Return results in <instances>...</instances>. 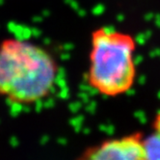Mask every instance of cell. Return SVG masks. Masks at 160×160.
Segmentation results:
<instances>
[{"label": "cell", "mask_w": 160, "mask_h": 160, "mask_svg": "<svg viewBox=\"0 0 160 160\" xmlns=\"http://www.w3.org/2000/svg\"><path fill=\"white\" fill-rule=\"evenodd\" d=\"M144 160H160V113L156 116L152 131L143 140Z\"/></svg>", "instance_id": "cell-4"}, {"label": "cell", "mask_w": 160, "mask_h": 160, "mask_svg": "<svg viewBox=\"0 0 160 160\" xmlns=\"http://www.w3.org/2000/svg\"><path fill=\"white\" fill-rule=\"evenodd\" d=\"M132 36L108 27L92 34L88 82L100 95L121 96L131 89L136 77Z\"/></svg>", "instance_id": "cell-2"}, {"label": "cell", "mask_w": 160, "mask_h": 160, "mask_svg": "<svg viewBox=\"0 0 160 160\" xmlns=\"http://www.w3.org/2000/svg\"><path fill=\"white\" fill-rule=\"evenodd\" d=\"M143 140L140 133L107 140L86 152L79 160H144Z\"/></svg>", "instance_id": "cell-3"}, {"label": "cell", "mask_w": 160, "mask_h": 160, "mask_svg": "<svg viewBox=\"0 0 160 160\" xmlns=\"http://www.w3.org/2000/svg\"><path fill=\"white\" fill-rule=\"evenodd\" d=\"M58 67L40 45L18 39L0 44V97L18 104L35 103L52 91Z\"/></svg>", "instance_id": "cell-1"}]
</instances>
